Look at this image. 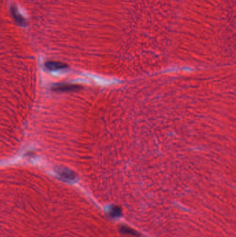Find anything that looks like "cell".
Wrapping results in <instances>:
<instances>
[{
    "instance_id": "obj_5",
    "label": "cell",
    "mask_w": 236,
    "mask_h": 237,
    "mask_svg": "<svg viewBox=\"0 0 236 237\" xmlns=\"http://www.w3.org/2000/svg\"><path fill=\"white\" fill-rule=\"evenodd\" d=\"M120 214H121V210H120L119 207H115L111 211V215L112 216H119Z\"/></svg>"
},
{
    "instance_id": "obj_4",
    "label": "cell",
    "mask_w": 236,
    "mask_h": 237,
    "mask_svg": "<svg viewBox=\"0 0 236 237\" xmlns=\"http://www.w3.org/2000/svg\"><path fill=\"white\" fill-rule=\"evenodd\" d=\"M121 231L123 233H126V234H132V235H136V233L135 231H134L132 229L129 228L128 227L123 226L121 228Z\"/></svg>"
},
{
    "instance_id": "obj_1",
    "label": "cell",
    "mask_w": 236,
    "mask_h": 237,
    "mask_svg": "<svg viewBox=\"0 0 236 237\" xmlns=\"http://www.w3.org/2000/svg\"><path fill=\"white\" fill-rule=\"evenodd\" d=\"M80 87L78 85L71 84H57L52 87V90L55 92H67L74 91L80 89Z\"/></svg>"
},
{
    "instance_id": "obj_3",
    "label": "cell",
    "mask_w": 236,
    "mask_h": 237,
    "mask_svg": "<svg viewBox=\"0 0 236 237\" xmlns=\"http://www.w3.org/2000/svg\"><path fill=\"white\" fill-rule=\"evenodd\" d=\"M60 174L62 176V177L68 178V179H73L74 178V174H73L72 172L69 171L68 170H61L60 172Z\"/></svg>"
},
{
    "instance_id": "obj_2",
    "label": "cell",
    "mask_w": 236,
    "mask_h": 237,
    "mask_svg": "<svg viewBox=\"0 0 236 237\" xmlns=\"http://www.w3.org/2000/svg\"><path fill=\"white\" fill-rule=\"evenodd\" d=\"M46 68L49 69V70L55 71L59 70V69H63L67 67V65L65 63L61 62H56V61H48L45 63Z\"/></svg>"
}]
</instances>
